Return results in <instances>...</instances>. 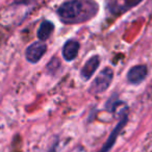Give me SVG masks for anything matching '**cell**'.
Instances as JSON below:
<instances>
[{
  "mask_svg": "<svg viewBox=\"0 0 152 152\" xmlns=\"http://www.w3.org/2000/svg\"><path fill=\"white\" fill-rule=\"evenodd\" d=\"M98 12L94 0H69L57 10L59 19L66 24H78L87 22Z\"/></svg>",
  "mask_w": 152,
  "mask_h": 152,
  "instance_id": "1",
  "label": "cell"
},
{
  "mask_svg": "<svg viewBox=\"0 0 152 152\" xmlns=\"http://www.w3.org/2000/svg\"><path fill=\"white\" fill-rule=\"evenodd\" d=\"M53 29H54V25L52 22L45 20L41 23L38 29V38L40 39V41H46L53 32Z\"/></svg>",
  "mask_w": 152,
  "mask_h": 152,
  "instance_id": "8",
  "label": "cell"
},
{
  "mask_svg": "<svg viewBox=\"0 0 152 152\" xmlns=\"http://www.w3.org/2000/svg\"><path fill=\"white\" fill-rule=\"evenodd\" d=\"M114 77V72L110 68H105L99 73V75L94 79L92 86L90 88V92L93 94L103 93L108 89L110 83Z\"/></svg>",
  "mask_w": 152,
  "mask_h": 152,
  "instance_id": "2",
  "label": "cell"
},
{
  "mask_svg": "<svg viewBox=\"0 0 152 152\" xmlns=\"http://www.w3.org/2000/svg\"><path fill=\"white\" fill-rule=\"evenodd\" d=\"M79 50V43L77 41L69 40L65 43L63 47V56L66 61H71L77 56Z\"/></svg>",
  "mask_w": 152,
  "mask_h": 152,
  "instance_id": "7",
  "label": "cell"
},
{
  "mask_svg": "<svg viewBox=\"0 0 152 152\" xmlns=\"http://www.w3.org/2000/svg\"><path fill=\"white\" fill-rule=\"evenodd\" d=\"M148 74V69L145 65H137L132 67L127 73V80L132 85L141 83Z\"/></svg>",
  "mask_w": 152,
  "mask_h": 152,
  "instance_id": "5",
  "label": "cell"
},
{
  "mask_svg": "<svg viewBox=\"0 0 152 152\" xmlns=\"http://www.w3.org/2000/svg\"><path fill=\"white\" fill-rule=\"evenodd\" d=\"M100 64V57L98 55H94V56L90 57L86 64L83 65V67L81 68L80 71V76L83 80H89L91 78L93 74L96 72L97 68L99 67Z\"/></svg>",
  "mask_w": 152,
  "mask_h": 152,
  "instance_id": "6",
  "label": "cell"
},
{
  "mask_svg": "<svg viewBox=\"0 0 152 152\" xmlns=\"http://www.w3.org/2000/svg\"><path fill=\"white\" fill-rule=\"evenodd\" d=\"M127 120H128V117H127L126 113L122 114V117H121L120 121H119L118 124L116 125V127L113 129V131L110 132L108 139L106 140V142L104 143V145L102 146V148L100 149L99 152H108L113 147H114V145H115V143H116L117 139H118L119 134H120V132L123 130L124 126L126 125Z\"/></svg>",
  "mask_w": 152,
  "mask_h": 152,
  "instance_id": "3",
  "label": "cell"
},
{
  "mask_svg": "<svg viewBox=\"0 0 152 152\" xmlns=\"http://www.w3.org/2000/svg\"><path fill=\"white\" fill-rule=\"evenodd\" d=\"M47 46L43 41L34 42L27 47L25 51V57L29 63L36 64L43 57V55L46 52Z\"/></svg>",
  "mask_w": 152,
  "mask_h": 152,
  "instance_id": "4",
  "label": "cell"
}]
</instances>
